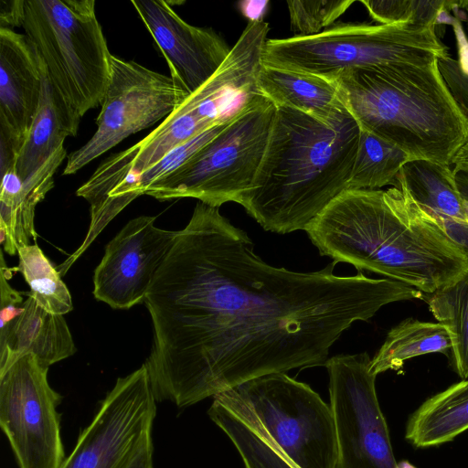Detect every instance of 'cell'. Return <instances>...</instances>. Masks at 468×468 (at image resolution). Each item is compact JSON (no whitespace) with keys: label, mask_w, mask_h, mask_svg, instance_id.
I'll return each mask as SVG.
<instances>
[{"label":"cell","mask_w":468,"mask_h":468,"mask_svg":"<svg viewBox=\"0 0 468 468\" xmlns=\"http://www.w3.org/2000/svg\"><path fill=\"white\" fill-rule=\"evenodd\" d=\"M468 430V379L427 399L407 421L405 438L417 448L453 441Z\"/></svg>","instance_id":"cell-22"},{"label":"cell","mask_w":468,"mask_h":468,"mask_svg":"<svg viewBox=\"0 0 468 468\" xmlns=\"http://www.w3.org/2000/svg\"><path fill=\"white\" fill-rule=\"evenodd\" d=\"M23 28L50 82L80 117L101 105L111 58L94 0H26Z\"/></svg>","instance_id":"cell-5"},{"label":"cell","mask_w":468,"mask_h":468,"mask_svg":"<svg viewBox=\"0 0 468 468\" xmlns=\"http://www.w3.org/2000/svg\"><path fill=\"white\" fill-rule=\"evenodd\" d=\"M155 402L144 364L119 378L59 468H126L152 437Z\"/></svg>","instance_id":"cell-12"},{"label":"cell","mask_w":468,"mask_h":468,"mask_svg":"<svg viewBox=\"0 0 468 468\" xmlns=\"http://www.w3.org/2000/svg\"><path fill=\"white\" fill-rule=\"evenodd\" d=\"M370 17L379 25L410 24L435 26L443 13L458 1L440 0H362Z\"/></svg>","instance_id":"cell-27"},{"label":"cell","mask_w":468,"mask_h":468,"mask_svg":"<svg viewBox=\"0 0 468 468\" xmlns=\"http://www.w3.org/2000/svg\"><path fill=\"white\" fill-rule=\"evenodd\" d=\"M397 468H416L414 465H412L408 461H401L400 463H398Z\"/></svg>","instance_id":"cell-36"},{"label":"cell","mask_w":468,"mask_h":468,"mask_svg":"<svg viewBox=\"0 0 468 468\" xmlns=\"http://www.w3.org/2000/svg\"><path fill=\"white\" fill-rule=\"evenodd\" d=\"M410 157L391 144L360 128L348 189H378L395 184ZM347 189V190H348Z\"/></svg>","instance_id":"cell-25"},{"label":"cell","mask_w":468,"mask_h":468,"mask_svg":"<svg viewBox=\"0 0 468 468\" xmlns=\"http://www.w3.org/2000/svg\"><path fill=\"white\" fill-rule=\"evenodd\" d=\"M75 352L64 315L46 311L29 292L21 313L0 328V373L28 354L49 367Z\"/></svg>","instance_id":"cell-16"},{"label":"cell","mask_w":468,"mask_h":468,"mask_svg":"<svg viewBox=\"0 0 468 468\" xmlns=\"http://www.w3.org/2000/svg\"><path fill=\"white\" fill-rule=\"evenodd\" d=\"M190 94L171 77L112 55L110 81L96 120L97 130L68 156L72 175L131 134L165 119Z\"/></svg>","instance_id":"cell-9"},{"label":"cell","mask_w":468,"mask_h":468,"mask_svg":"<svg viewBox=\"0 0 468 468\" xmlns=\"http://www.w3.org/2000/svg\"><path fill=\"white\" fill-rule=\"evenodd\" d=\"M42 61L27 35L0 28V136L16 152L37 112Z\"/></svg>","instance_id":"cell-15"},{"label":"cell","mask_w":468,"mask_h":468,"mask_svg":"<svg viewBox=\"0 0 468 468\" xmlns=\"http://www.w3.org/2000/svg\"><path fill=\"white\" fill-rule=\"evenodd\" d=\"M448 57L435 26L343 23L314 36L267 39L262 64L333 80L352 69Z\"/></svg>","instance_id":"cell-6"},{"label":"cell","mask_w":468,"mask_h":468,"mask_svg":"<svg viewBox=\"0 0 468 468\" xmlns=\"http://www.w3.org/2000/svg\"><path fill=\"white\" fill-rule=\"evenodd\" d=\"M422 299L450 333L453 369L462 380L468 379V272L435 292L424 293Z\"/></svg>","instance_id":"cell-24"},{"label":"cell","mask_w":468,"mask_h":468,"mask_svg":"<svg viewBox=\"0 0 468 468\" xmlns=\"http://www.w3.org/2000/svg\"><path fill=\"white\" fill-rule=\"evenodd\" d=\"M452 165H454L452 171L468 173V141L457 152Z\"/></svg>","instance_id":"cell-33"},{"label":"cell","mask_w":468,"mask_h":468,"mask_svg":"<svg viewBox=\"0 0 468 468\" xmlns=\"http://www.w3.org/2000/svg\"><path fill=\"white\" fill-rule=\"evenodd\" d=\"M359 133L348 112L321 119L276 107L257 176L239 204L265 230H305L348 189Z\"/></svg>","instance_id":"cell-3"},{"label":"cell","mask_w":468,"mask_h":468,"mask_svg":"<svg viewBox=\"0 0 468 468\" xmlns=\"http://www.w3.org/2000/svg\"><path fill=\"white\" fill-rule=\"evenodd\" d=\"M259 86L276 107H289L321 119L348 112L334 80L262 64Z\"/></svg>","instance_id":"cell-21"},{"label":"cell","mask_w":468,"mask_h":468,"mask_svg":"<svg viewBox=\"0 0 468 468\" xmlns=\"http://www.w3.org/2000/svg\"><path fill=\"white\" fill-rule=\"evenodd\" d=\"M367 353L338 355L324 363L335 421L336 468H397Z\"/></svg>","instance_id":"cell-10"},{"label":"cell","mask_w":468,"mask_h":468,"mask_svg":"<svg viewBox=\"0 0 468 468\" xmlns=\"http://www.w3.org/2000/svg\"><path fill=\"white\" fill-rule=\"evenodd\" d=\"M17 270L24 276L29 293L46 311L66 314L73 309L71 295L59 271L37 245H26L17 250Z\"/></svg>","instance_id":"cell-26"},{"label":"cell","mask_w":468,"mask_h":468,"mask_svg":"<svg viewBox=\"0 0 468 468\" xmlns=\"http://www.w3.org/2000/svg\"><path fill=\"white\" fill-rule=\"evenodd\" d=\"M321 255L430 294L468 272V255L400 188L348 189L305 229Z\"/></svg>","instance_id":"cell-2"},{"label":"cell","mask_w":468,"mask_h":468,"mask_svg":"<svg viewBox=\"0 0 468 468\" xmlns=\"http://www.w3.org/2000/svg\"><path fill=\"white\" fill-rule=\"evenodd\" d=\"M439 69L458 105L468 117V75L450 56L438 59Z\"/></svg>","instance_id":"cell-29"},{"label":"cell","mask_w":468,"mask_h":468,"mask_svg":"<svg viewBox=\"0 0 468 468\" xmlns=\"http://www.w3.org/2000/svg\"><path fill=\"white\" fill-rule=\"evenodd\" d=\"M452 348L450 333L443 324L407 318L388 332L371 359L370 370L376 376L398 370L407 360L431 353L450 356Z\"/></svg>","instance_id":"cell-23"},{"label":"cell","mask_w":468,"mask_h":468,"mask_svg":"<svg viewBox=\"0 0 468 468\" xmlns=\"http://www.w3.org/2000/svg\"><path fill=\"white\" fill-rule=\"evenodd\" d=\"M464 207L468 218V202L464 200Z\"/></svg>","instance_id":"cell-37"},{"label":"cell","mask_w":468,"mask_h":468,"mask_svg":"<svg viewBox=\"0 0 468 468\" xmlns=\"http://www.w3.org/2000/svg\"><path fill=\"white\" fill-rule=\"evenodd\" d=\"M275 114L269 99L245 110L145 195L160 201L192 197L216 207L239 203L255 181Z\"/></svg>","instance_id":"cell-7"},{"label":"cell","mask_w":468,"mask_h":468,"mask_svg":"<svg viewBox=\"0 0 468 468\" xmlns=\"http://www.w3.org/2000/svg\"><path fill=\"white\" fill-rule=\"evenodd\" d=\"M207 414L231 441L245 468H298L235 388L213 397Z\"/></svg>","instance_id":"cell-19"},{"label":"cell","mask_w":468,"mask_h":468,"mask_svg":"<svg viewBox=\"0 0 468 468\" xmlns=\"http://www.w3.org/2000/svg\"><path fill=\"white\" fill-rule=\"evenodd\" d=\"M26 0L0 1V28L22 27L25 17Z\"/></svg>","instance_id":"cell-30"},{"label":"cell","mask_w":468,"mask_h":468,"mask_svg":"<svg viewBox=\"0 0 468 468\" xmlns=\"http://www.w3.org/2000/svg\"><path fill=\"white\" fill-rule=\"evenodd\" d=\"M394 187L403 189L430 212L468 255V218L450 165L411 160L401 168Z\"/></svg>","instance_id":"cell-17"},{"label":"cell","mask_w":468,"mask_h":468,"mask_svg":"<svg viewBox=\"0 0 468 468\" xmlns=\"http://www.w3.org/2000/svg\"><path fill=\"white\" fill-rule=\"evenodd\" d=\"M235 388L298 468H336L333 413L309 385L286 373H275Z\"/></svg>","instance_id":"cell-8"},{"label":"cell","mask_w":468,"mask_h":468,"mask_svg":"<svg viewBox=\"0 0 468 468\" xmlns=\"http://www.w3.org/2000/svg\"><path fill=\"white\" fill-rule=\"evenodd\" d=\"M80 119L56 90L42 62L39 106L16 164V174L22 182L28 180L63 148L68 136L77 134Z\"/></svg>","instance_id":"cell-20"},{"label":"cell","mask_w":468,"mask_h":468,"mask_svg":"<svg viewBox=\"0 0 468 468\" xmlns=\"http://www.w3.org/2000/svg\"><path fill=\"white\" fill-rule=\"evenodd\" d=\"M455 177L457 188L462 197L468 202V173L463 171H452Z\"/></svg>","instance_id":"cell-34"},{"label":"cell","mask_w":468,"mask_h":468,"mask_svg":"<svg viewBox=\"0 0 468 468\" xmlns=\"http://www.w3.org/2000/svg\"><path fill=\"white\" fill-rule=\"evenodd\" d=\"M165 58L171 78L189 94L219 69L231 48L212 28L192 26L163 0L131 1Z\"/></svg>","instance_id":"cell-14"},{"label":"cell","mask_w":468,"mask_h":468,"mask_svg":"<svg viewBox=\"0 0 468 468\" xmlns=\"http://www.w3.org/2000/svg\"><path fill=\"white\" fill-rule=\"evenodd\" d=\"M153 440L147 439L126 468H154Z\"/></svg>","instance_id":"cell-32"},{"label":"cell","mask_w":468,"mask_h":468,"mask_svg":"<svg viewBox=\"0 0 468 468\" xmlns=\"http://www.w3.org/2000/svg\"><path fill=\"white\" fill-rule=\"evenodd\" d=\"M154 222L151 216L133 218L107 244L93 275L97 300L114 309L144 303L177 235V231L160 229Z\"/></svg>","instance_id":"cell-13"},{"label":"cell","mask_w":468,"mask_h":468,"mask_svg":"<svg viewBox=\"0 0 468 468\" xmlns=\"http://www.w3.org/2000/svg\"><path fill=\"white\" fill-rule=\"evenodd\" d=\"M353 0L287 1L290 25L295 36L310 37L332 27Z\"/></svg>","instance_id":"cell-28"},{"label":"cell","mask_w":468,"mask_h":468,"mask_svg":"<svg viewBox=\"0 0 468 468\" xmlns=\"http://www.w3.org/2000/svg\"><path fill=\"white\" fill-rule=\"evenodd\" d=\"M460 8L463 9L465 12V19L467 22V27H468V0L465 1H458V5Z\"/></svg>","instance_id":"cell-35"},{"label":"cell","mask_w":468,"mask_h":468,"mask_svg":"<svg viewBox=\"0 0 468 468\" xmlns=\"http://www.w3.org/2000/svg\"><path fill=\"white\" fill-rule=\"evenodd\" d=\"M335 264L270 265L219 207L198 202L144 299L155 400L188 407L257 378L324 366L354 323L421 296L391 279L335 274Z\"/></svg>","instance_id":"cell-1"},{"label":"cell","mask_w":468,"mask_h":468,"mask_svg":"<svg viewBox=\"0 0 468 468\" xmlns=\"http://www.w3.org/2000/svg\"><path fill=\"white\" fill-rule=\"evenodd\" d=\"M269 1L263 0H246L238 4L241 14L249 22L263 21L268 8Z\"/></svg>","instance_id":"cell-31"},{"label":"cell","mask_w":468,"mask_h":468,"mask_svg":"<svg viewBox=\"0 0 468 468\" xmlns=\"http://www.w3.org/2000/svg\"><path fill=\"white\" fill-rule=\"evenodd\" d=\"M66 156V149H59L25 182L16 168L1 175L0 241L7 254L13 256L20 247L28 245L30 239L36 240V207L53 187V176Z\"/></svg>","instance_id":"cell-18"},{"label":"cell","mask_w":468,"mask_h":468,"mask_svg":"<svg viewBox=\"0 0 468 468\" xmlns=\"http://www.w3.org/2000/svg\"><path fill=\"white\" fill-rule=\"evenodd\" d=\"M333 80L359 127L411 160L451 165L468 141V117L445 83L438 59L352 69Z\"/></svg>","instance_id":"cell-4"},{"label":"cell","mask_w":468,"mask_h":468,"mask_svg":"<svg viewBox=\"0 0 468 468\" xmlns=\"http://www.w3.org/2000/svg\"><path fill=\"white\" fill-rule=\"evenodd\" d=\"M48 367L26 355L0 373V427L19 468H59L61 396L48 381Z\"/></svg>","instance_id":"cell-11"}]
</instances>
